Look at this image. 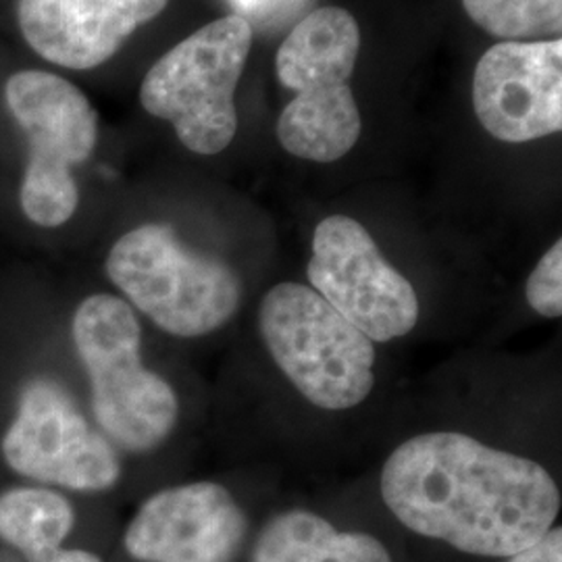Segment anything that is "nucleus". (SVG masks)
Returning a JSON list of instances; mask_svg holds the SVG:
<instances>
[{
  "mask_svg": "<svg viewBox=\"0 0 562 562\" xmlns=\"http://www.w3.org/2000/svg\"><path fill=\"white\" fill-rule=\"evenodd\" d=\"M241 15L211 21L157 60L140 86L144 111L169 121L196 155H217L238 132L236 88L252 46Z\"/></svg>",
  "mask_w": 562,
  "mask_h": 562,
  "instance_id": "nucleus-6",
  "label": "nucleus"
},
{
  "mask_svg": "<svg viewBox=\"0 0 562 562\" xmlns=\"http://www.w3.org/2000/svg\"><path fill=\"white\" fill-rule=\"evenodd\" d=\"M71 338L102 431L130 452L161 446L178 423L180 401L171 383L142 364L134 308L120 296L92 294L74 313Z\"/></svg>",
  "mask_w": 562,
  "mask_h": 562,
  "instance_id": "nucleus-3",
  "label": "nucleus"
},
{
  "mask_svg": "<svg viewBox=\"0 0 562 562\" xmlns=\"http://www.w3.org/2000/svg\"><path fill=\"white\" fill-rule=\"evenodd\" d=\"M473 109L483 130L508 144L561 132V38L487 48L473 74Z\"/></svg>",
  "mask_w": 562,
  "mask_h": 562,
  "instance_id": "nucleus-10",
  "label": "nucleus"
},
{
  "mask_svg": "<svg viewBox=\"0 0 562 562\" xmlns=\"http://www.w3.org/2000/svg\"><path fill=\"white\" fill-rule=\"evenodd\" d=\"M4 101L30 142L21 211L38 227H60L78 211L74 167L88 161L97 148L99 113L76 83L42 69L9 76Z\"/></svg>",
  "mask_w": 562,
  "mask_h": 562,
  "instance_id": "nucleus-7",
  "label": "nucleus"
},
{
  "mask_svg": "<svg viewBox=\"0 0 562 562\" xmlns=\"http://www.w3.org/2000/svg\"><path fill=\"white\" fill-rule=\"evenodd\" d=\"M42 562H102L97 554L80 550V548H71V550H63L59 548L57 552H53L50 557H46Z\"/></svg>",
  "mask_w": 562,
  "mask_h": 562,
  "instance_id": "nucleus-19",
  "label": "nucleus"
},
{
  "mask_svg": "<svg viewBox=\"0 0 562 562\" xmlns=\"http://www.w3.org/2000/svg\"><path fill=\"white\" fill-rule=\"evenodd\" d=\"M323 562H392V557L371 533L336 531Z\"/></svg>",
  "mask_w": 562,
  "mask_h": 562,
  "instance_id": "nucleus-17",
  "label": "nucleus"
},
{
  "mask_svg": "<svg viewBox=\"0 0 562 562\" xmlns=\"http://www.w3.org/2000/svg\"><path fill=\"white\" fill-rule=\"evenodd\" d=\"M361 32L340 7L308 13L281 42L276 71L281 86L296 92L278 121L280 144L294 157L334 162L361 136V113L350 88Z\"/></svg>",
  "mask_w": 562,
  "mask_h": 562,
  "instance_id": "nucleus-2",
  "label": "nucleus"
},
{
  "mask_svg": "<svg viewBox=\"0 0 562 562\" xmlns=\"http://www.w3.org/2000/svg\"><path fill=\"white\" fill-rule=\"evenodd\" d=\"M169 0H18L27 46L48 63L86 71L111 59Z\"/></svg>",
  "mask_w": 562,
  "mask_h": 562,
  "instance_id": "nucleus-12",
  "label": "nucleus"
},
{
  "mask_svg": "<svg viewBox=\"0 0 562 562\" xmlns=\"http://www.w3.org/2000/svg\"><path fill=\"white\" fill-rule=\"evenodd\" d=\"M236 2L240 4L241 11H248V13H261V11H267V9H271L273 4L283 2V0H236Z\"/></svg>",
  "mask_w": 562,
  "mask_h": 562,
  "instance_id": "nucleus-20",
  "label": "nucleus"
},
{
  "mask_svg": "<svg viewBox=\"0 0 562 562\" xmlns=\"http://www.w3.org/2000/svg\"><path fill=\"white\" fill-rule=\"evenodd\" d=\"M336 527L311 510H285L262 527L252 562H323Z\"/></svg>",
  "mask_w": 562,
  "mask_h": 562,
  "instance_id": "nucleus-15",
  "label": "nucleus"
},
{
  "mask_svg": "<svg viewBox=\"0 0 562 562\" xmlns=\"http://www.w3.org/2000/svg\"><path fill=\"white\" fill-rule=\"evenodd\" d=\"M313 290L371 341L404 338L419 322L413 283L394 269L361 223L325 217L306 267Z\"/></svg>",
  "mask_w": 562,
  "mask_h": 562,
  "instance_id": "nucleus-9",
  "label": "nucleus"
},
{
  "mask_svg": "<svg viewBox=\"0 0 562 562\" xmlns=\"http://www.w3.org/2000/svg\"><path fill=\"white\" fill-rule=\"evenodd\" d=\"M262 341L281 373L325 411L359 406L375 385V346L311 285L283 281L259 308Z\"/></svg>",
  "mask_w": 562,
  "mask_h": 562,
  "instance_id": "nucleus-5",
  "label": "nucleus"
},
{
  "mask_svg": "<svg viewBox=\"0 0 562 562\" xmlns=\"http://www.w3.org/2000/svg\"><path fill=\"white\" fill-rule=\"evenodd\" d=\"M0 454L21 477L74 492H106L121 480L115 448L86 422L71 394L46 378L23 385Z\"/></svg>",
  "mask_w": 562,
  "mask_h": 562,
  "instance_id": "nucleus-8",
  "label": "nucleus"
},
{
  "mask_svg": "<svg viewBox=\"0 0 562 562\" xmlns=\"http://www.w3.org/2000/svg\"><path fill=\"white\" fill-rule=\"evenodd\" d=\"M104 269L132 308L176 338L213 334L240 308V276L222 259L188 248L167 223L123 234Z\"/></svg>",
  "mask_w": 562,
  "mask_h": 562,
  "instance_id": "nucleus-4",
  "label": "nucleus"
},
{
  "mask_svg": "<svg viewBox=\"0 0 562 562\" xmlns=\"http://www.w3.org/2000/svg\"><path fill=\"white\" fill-rule=\"evenodd\" d=\"M248 519L222 483L196 482L157 492L125 529V550L138 562H229Z\"/></svg>",
  "mask_w": 562,
  "mask_h": 562,
  "instance_id": "nucleus-11",
  "label": "nucleus"
},
{
  "mask_svg": "<svg viewBox=\"0 0 562 562\" xmlns=\"http://www.w3.org/2000/svg\"><path fill=\"white\" fill-rule=\"evenodd\" d=\"M525 296L529 306L548 319H561L562 315V241H554L531 271Z\"/></svg>",
  "mask_w": 562,
  "mask_h": 562,
  "instance_id": "nucleus-16",
  "label": "nucleus"
},
{
  "mask_svg": "<svg viewBox=\"0 0 562 562\" xmlns=\"http://www.w3.org/2000/svg\"><path fill=\"white\" fill-rule=\"evenodd\" d=\"M467 15L503 42L557 41L562 0H462Z\"/></svg>",
  "mask_w": 562,
  "mask_h": 562,
  "instance_id": "nucleus-14",
  "label": "nucleus"
},
{
  "mask_svg": "<svg viewBox=\"0 0 562 562\" xmlns=\"http://www.w3.org/2000/svg\"><path fill=\"white\" fill-rule=\"evenodd\" d=\"M508 562H562L561 527H552L540 542L510 557Z\"/></svg>",
  "mask_w": 562,
  "mask_h": 562,
  "instance_id": "nucleus-18",
  "label": "nucleus"
},
{
  "mask_svg": "<svg viewBox=\"0 0 562 562\" xmlns=\"http://www.w3.org/2000/svg\"><path fill=\"white\" fill-rule=\"evenodd\" d=\"M74 525V506L57 490L27 485L0 494V540L18 548L27 562L57 552Z\"/></svg>",
  "mask_w": 562,
  "mask_h": 562,
  "instance_id": "nucleus-13",
  "label": "nucleus"
},
{
  "mask_svg": "<svg viewBox=\"0 0 562 562\" xmlns=\"http://www.w3.org/2000/svg\"><path fill=\"white\" fill-rule=\"evenodd\" d=\"M382 498L411 531L483 559L540 542L562 504L542 464L457 431L401 443L383 464Z\"/></svg>",
  "mask_w": 562,
  "mask_h": 562,
  "instance_id": "nucleus-1",
  "label": "nucleus"
}]
</instances>
